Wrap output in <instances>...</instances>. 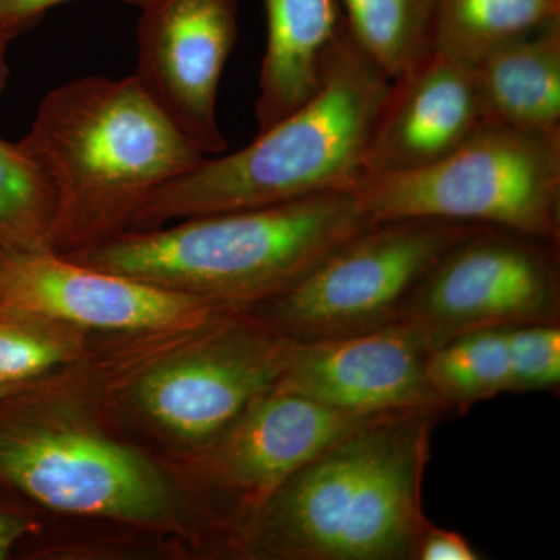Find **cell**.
Instances as JSON below:
<instances>
[{"mask_svg": "<svg viewBox=\"0 0 560 560\" xmlns=\"http://www.w3.org/2000/svg\"><path fill=\"white\" fill-rule=\"evenodd\" d=\"M88 364L0 397V493L46 518L165 540L200 555L178 478L106 419Z\"/></svg>", "mask_w": 560, "mask_h": 560, "instance_id": "1", "label": "cell"}, {"mask_svg": "<svg viewBox=\"0 0 560 560\" xmlns=\"http://www.w3.org/2000/svg\"><path fill=\"white\" fill-rule=\"evenodd\" d=\"M440 411L363 423L290 475L219 559L418 560L422 485Z\"/></svg>", "mask_w": 560, "mask_h": 560, "instance_id": "2", "label": "cell"}, {"mask_svg": "<svg viewBox=\"0 0 560 560\" xmlns=\"http://www.w3.org/2000/svg\"><path fill=\"white\" fill-rule=\"evenodd\" d=\"M296 341L245 308L98 342L88 364L110 425L167 467L200 455L276 388Z\"/></svg>", "mask_w": 560, "mask_h": 560, "instance_id": "3", "label": "cell"}, {"mask_svg": "<svg viewBox=\"0 0 560 560\" xmlns=\"http://www.w3.org/2000/svg\"><path fill=\"white\" fill-rule=\"evenodd\" d=\"M55 197L50 248L69 256L130 228L151 195L206 158L135 77H83L44 95L18 142Z\"/></svg>", "mask_w": 560, "mask_h": 560, "instance_id": "4", "label": "cell"}, {"mask_svg": "<svg viewBox=\"0 0 560 560\" xmlns=\"http://www.w3.org/2000/svg\"><path fill=\"white\" fill-rule=\"evenodd\" d=\"M374 226L348 189L300 200L125 231L70 259L205 298L250 308L293 289L338 246Z\"/></svg>", "mask_w": 560, "mask_h": 560, "instance_id": "5", "label": "cell"}, {"mask_svg": "<svg viewBox=\"0 0 560 560\" xmlns=\"http://www.w3.org/2000/svg\"><path fill=\"white\" fill-rule=\"evenodd\" d=\"M390 79L342 31L318 92L245 149L202 158L140 206L127 231L348 189Z\"/></svg>", "mask_w": 560, "mask_h": 560, "instance_id": "6", "label": "cell"}, {"mask_svg": "<svg viewBox=\"0 0 560 560\" xmlns=\"http://www.w3.org/2000/svg\"><path fill=\"white\" fill-rule=\"evenodd\" d=\"M372 223L429 219L560 242V135L486 125L447 156L401 173H359L348 186Z\"/></svg>", "mask_w": 560, "mask_h": 560, "instance_id": "7", "label": "cell"}, {"mask_svg": "<svg viewBox=\"0 0 560 560\" xmlns=\"http://www.w3.org/2000/svg\"><path fill=\"white\" fill-rule=\"evenodd\" d=\"M478 228L429 219L374 224L338 246L293 289L250 312L300 342L378 329L400 319L420 279Z\"/></svg>", "mask_w": 560, "mask_h": 560, "instance_id": "8", "label": "cell"}, {"mask_svg": "<svg viewBox=\"0 0 560 560\" xmlns=\"http://www.w3.org/2000/svg\"><path fill=\"white\" fill-rule=\"evenodd\" d=\"M378 416L350 415L275 388L200 455L168 467L200 522L201 558L219 559L228 540L290 475Z\"/></svg>", "mask_w": 560, "mask_h": 560, "instance_id": "9", "label": "cell"}, {"mask_svg": "<svg viewBox=\"0 0 560 560\" xmlns=\"http://www.w3.org/2000/svg\"><path fill=\"white\" fill-rule=\"evenodd\" d=\"M559 305L558 243L481 226L420 279L400 319L431 350L467 331L558 324Z\"/></svg>", "mask_w": 560, "mask_h": 560, "instance_id": "10", "label": "cell"}, {"mask_svg": "<svg viewBox=\"0 0 560 560\" xmlns=\"http://www.w3.org/2000/svg\"><path fill=\"white\" fill-rule=\"evenodd\" d=\"M0 307L66 324L97 345L189 326L234 308L97 270L50 249L3 248Z\"/></svg>", "mask_w": 560, "mask_h": 560, "instance_id": "11", "label": "cell"}, {"mask_svg": "<svg viewBox=\"0 0 560 560\" xmlns=\"http://www.w3.org/2000/svg\"><path fill=\"white\" fill-rule=\"evenodd\" d=\"M238 0H149L136 27L135 80L205 156L224 153L217 103L237 40Z\"/></svg>", "mask_w": 560, "mask_h": 560, "instance_id": "12", "label": "cell"}, {"mask_svg": "<svg viewBox=\"0 0 560 560\" xmlns=\"http://www.w3.org/2000/svg\"><path fill=\"white\" fill-rule=\"evenodd\" d=\"M430 349L408 320L350 337L300 342L276 388L350 415L440 411Z\"/></svg>", "mask_w": 560, "mask_h": 560, "instance_id": "13", "label": "cell"}, {"mask_svg": "<svg viewBox=\"0 0 560 560\" xmlns=\"http://www.w3.org/2000/svg\"><path fill=\"white\" fill-rule=\"evenodd\" d=\"M482 127L474 62L431 47L390 80L360 173L419 171Z\"/></svg>", "mask_w": 560, "mask_h": 560, "instance_id": "14", "label": "cell"}, {"mask_svg": "<svg viewBox=\"0 0 560 560\" xmlns=\"http://www.w3.org/2000/svg\"><path fill=\"white\" fill-rule=\"evenodd\" d=\"M267 49L256 114L259 132L289 116L318 92L345 31L338 0H264Z\"/></svg>", "mask_w": 560, "mask_h": 560, "instance_id": "15", "label": "cell"}, {"mask_svg": "<svg viewBox=\"0 0 560 560\" xmlns=\"http://www.w3.org/2000/svg\"><path fill=\"white\" fill-rule=\"evenodd\" d=\"M474 72L486 125L560 135V21L486 51Z\"/></svg>", "mask_w": 560, "mask_h": 560, "instance_id": "16", "label": "cell"}, {"mask_svg": "<svg viewBox=\"0 0 560 560\" xmlns=\"http://www.w3.org/2000/svg\"><path fill=\"white\" fill-rule=\"evenodd\" d=\"M431 47L466 61L560 21V0H430Z\"/></svg>", "mask_w": 560, "mask_h": 560, "instance_id": "17", "label": "cell"}, {"mask_svg": "<svg viewBox=\"0 0 560 560\" xmlns=\"http://www.w3.org/2000/svg\"><path fill=\"white\" fill-rule=\"evenodd\" d=\"M97 342L83 331L14 307H0V383L31 388L84 366Z\"/></svg>", "mask_w": 560, "mask_h": 560, "instance_id": "18", "label": "cell"}, {"mask_svg": "<svg viewBox=\"0 0 560 560\" xmlns=\"http://www.w3.org/2000/svg\"><path fill=\"white\" fill-rule=\"evenodd\" d=\"M427 378L445 411L466 412L478 401L510 393L508 327L467 331L431 349Z\"/></svg>", "mask_w": 560, "mask_h": 560, "instance_id": "19", "label": "cell"}, {"mask_svg": "<svg viewBox=\"0 0 560 560\" xmlns=\"http://www.w3.org/2000/svg\"><path fill=\"white\" fill-rule=\"evenodd\" d=\"M353 40L390 80L431 49L430 0H338Z\"/></svg>", "mask_w": 560, "mask_h": 560, "instance_id": "20", "label": "cell"}, {"mask_svg": "<svg viewBox=\"0 0 560 560\" xmlns=\"http://www.w3.org/2000/svg\"><path fill=\"white\" fill-rule=\"evenodd\" d=\"M55 197L18 143L0 139V248L50 249Z\"/></svg>", "mask_w": 560, "mask_h": 560, "instance_id": "21", "label": "cell"}, {"mask_svg": "<svg viewBox=\"0 0 560 560\" xmlns=\"http://www.w3.org/2000/svg\"><path fill=\"white\" fill-rule=\"evenodd\" d=\"M510 393L552 390L560 385L559 324L508 327Z\"/></svg>", "mask_w": 560, "mask_h": 560, "instance_id": "22", "label": "cell"}, {"mask_svg": "<svg viewBox=\"0 0 560 560\" xmlns=\"http://www.w3.org/2000/svg\"><path fill=\"white\" fill-rule=\"evenodd\" d=\"M44 528L40 515L0 493V560L10 559L20 545L39 537Z\"/></svg>", "mask_w": 560, "mask_h": 560, "instance_id": "23", "label": "cell"}, {"mask_svg": "<svg viewBox=\"0 0 560 560\" xmlns=\"http://www.w3.org/2000/svg\"><path fill=\"white\" fill-rule=\"evenodd\" d=\"M62 2L68 0H0V31L10 39H14L35 25L47 10ZM121 2L140 9L149 0H121Z\"/></svg>", "mask_w": 560, "mask_h": 560, "instance_id": "24", "label": "cell"}, {"mask_svg": "<svg viewBox=\"0 0 560 560\" xmlns=\"http://www.w3.org/2000/svg\"><path fill=\"white\" fill-rule=\"evenodd\" d=\"M480 552L455 530L427 525L420 539L418 560H478Z\"/></svg>", "mask_w": 560, "mask_h": 560, "instance_id": "25", "label": "cell"}, {"mask_svg": "<svg viewBox=\"0 0 560 560\" xmlns=\"http://www.w3.org/2000/svg\"><path fill=\"white\" fill-rule=\"evenodd\" d=\"M11 39L2 31H0V95L5 91L7 83H9L10 68L7 62V49Z\"/></svg>", "mask_w": 560, "mask_h": 560, "instance_id": "26", "label": "cell"}, {"mask_svg": "<svg viewBox=\"0 0 560 560\" xmlns=\"http://www.w3.org/2000/svg\"><path fill=\"white\" fill-rule=\"evenodd\" d=\"M32 388V386H31ZM22 389L27 388H14V386L3 385V383H0V397L10 396V394L20 393Z\"/></svg>", "mask_w": 560, "mask_h": 560, "instance_id": "27", "label": "cell"}]
</instances>
